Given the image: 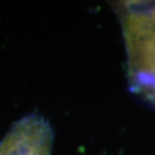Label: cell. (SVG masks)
I'll list each match as a JSON object with an SVG mask.
<instances>
[{"mask_svg": "<svg viewBox=\"0 0 155 155\" xmlns=\"http://www.w3.org/2000/svg\"><path fill=\"white\" fill-rule=\"evenodd\" d=\"M129 54V79L134 93L155 106V1L122 6Z\"/></svg>", "mask_w": 155, "mask_h": 155, "instance_id": "obj_1", "label": "cell"}, {"mask_svg": "<svg viewBox=\"0 0 155 155\" xmlns=\"http://www.w3.org/2000/svg\"><path fill=\"white\" fill-rule=\"evenodd\" d=\"M44 143H38L36 137L27 132L13 136L0 155H45Z\"/></svg>", "mask_w": 155, "mask_h": 155, "instance_id": "obj_2", "label": "cell"}]
</instances>
